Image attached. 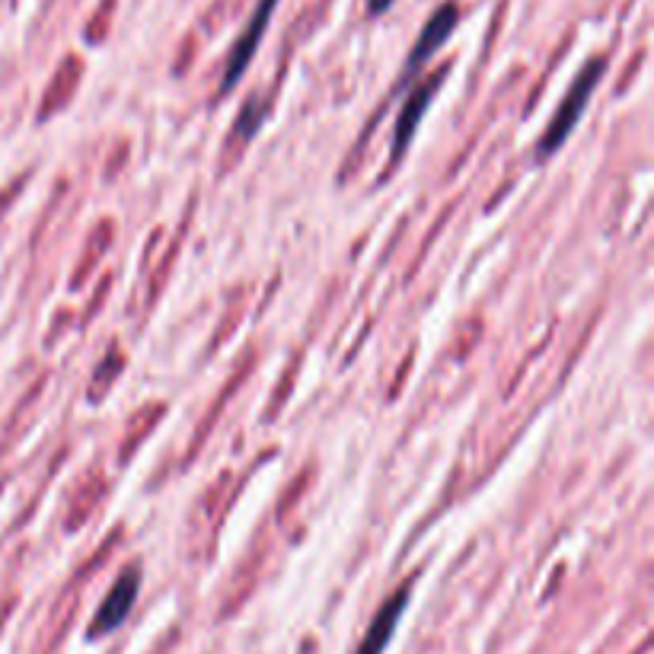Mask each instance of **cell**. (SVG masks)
Listing matches in <instances>:
<instances>
[{
  "mask_svg": "<svg viewBox=\"0 0 654 654\" xmlns=\"http://www.w3.org/2000/svg\"><path fill=\"white\" fill-rule=\"evenodd\" d=\"M603 68H606V61H603V58H594V61L584 64V71H578V77H574V83L569 86V93L562 96L559 110L552 112L543 137H540V144H537V154H540V157L556 154V150L569 141V135H572L574 128H578V122H581V115L588 110V103H591V96H594V90H598L600 77H603Z\"/></svg>",
  "mask_w": 654,
  "mask_h": 654,
  "instance_id": "cell-1",
  "label": "cell"
},
{
  "mask_svg": "<svg viewBox=\"0 0 654 654\" xmlns=\"http://www.w3.org/2000/svg\"><path fill=\"white\" fill-rule=\"evenodd\" d=\"M137 591H141V572L137 569H128V572L118 574V581L110 588L106 600L100 603V610H96L93 623L86 629V635L90 639H106L110 632L122 626L128 620L132 606H135Z\"/></svg>",
  "mask_w": 654,
  "mask_h": 654,
  "instance_id": "cell-2",
  "label": "cell"
},
{
  "mask_svg": "<svg viewBox=\"0 0 654 654\" xmlns=\"http://www.w3.org/2000/svg\"><path fill=\"white\" fill-rule=\"evenodd\" d=\"M274 7H278V0H262V3L256 7L252 20L246 23L243 35H240L237 45L230 49V58H227V64H224V81H220V90H224V93L233 90V86L240 83L246 68H249V61L259 52V42H262V35H266V27H269V20H272Z\"/></svg>",
  "mask_w": 654,
  "mask_h": 654,
  "instance_id": "cell-3",
  "label": "cell"
},
{
  "mask_svg": "<svg viewBox=\"0 0 654 654\" xmlns=\"http://www.w3.org/2000/svg\"><path fill=\"white\" fill-rule=\"evenodd\" d=\"M457 20H460L457 3H440L435 13H432V20L425 23L422 35L415 39V49L409 52V61H406V71H403L399 90H403V86L418 74V68H422V64H425V61L435 55L437 49L450 39V32L457 29Z\"/></svg>",
  "mask_w": 654,
  "mask_h": 654,
  "instance_id": "cell-4",
  "label": "cell"
},
{
  "mask_svg": "<svg viewBox=\"0 0 654 654\" xmlns=\"http://www.w3.org/2000/svg\"><path fill=\"white\" fill-rule=\"evenodd\" d=\"M412 600V584H403L393 598L383 603L381 610H377V616H374V623L367 626L364 632V639H361V645H357L355 654H383L386 652V645L393 642V635H396V629H399V620H403V613H406V606H409Z\"/></svg>",
  "mask_w": 654,
  "mask_h": 654,
  "instance_id": "cell-5",
  "label": "cell"
},
{
  "mask_svg": "<svg viewBox=\"0 0 654 654\" xmlns=\"http://www.w3.org/2000/svg\"><path fill=\"white\" fill-rule=\"evenodd\" d=\"M440 83H444V71H437L435 77H432L428 83L415 86V93H412L409 100L403 103L399 118H396V128H393V164L409 150L412 137H415V132H418V122H422V115H425V110H428V103H432V96H435Z\"/></svg>",
  "mask_w": 654,
  "mask_h": 654,
  "instance_id": "cell-6",
  "label": "cell"
},
{
  "mask_svg": "<svg viewBox=\"0 0 654 654\" xmlns=\"http://www.w3.org/2000/svg\"><path fill=\"white\" fill-rule=\"evenodd\" d=\"M266 115H269V103L266 100H249L240 115H237V125H233V135L237 137H252L259 128H262V122H266Z\"/></svg>",
  "mask_w": 654,
  "mask_h": 654,
  "instance_id": "cell-7",
  "label": "cell"
},
{
  "mask_svg": "<svg viewBox=\"0 0 654 654\" xmlns=\"http://www.w3.org/2000/svg\"><path fill=\"white\" fill-rule=\"evenodd\" d=\"M393 7V0H367V10L374 13V17H381V13H386Z\"/></svg>",
  "mask_w": 654,
  "mask_h": 654,
  "instance_id": "cell-8",
  "label": "cell"
}]
</instances>
